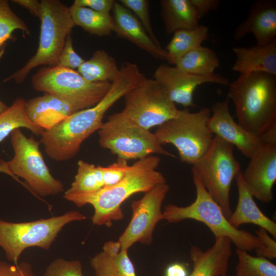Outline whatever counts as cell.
Wrapping results in <instances>:
<instances>
[{"label": "cell", "mask_w": 276, "mask_h": 276, "mask_svg": "<svg viewBox=\"0 0 276 276\" xmlns=\"http://www.w3.org/2000/svg\"><path fill=\"white\" fill-rule=\"evenodd\" d=\"M145 77L136 64H123L109 90L96 105L75 112L52 128L43 131L40 143L47 155L57 162L73 158L82 143L101 127L107 111Z\"/></svg>", "instance_id": "cell-1"}, {"label": "cell", "mask_w": 276, "mask_h": 276, "mask_svg": "<svg viewBox=\"0 0 276 276\" xmlns=\"http://www.w3.org/2000/svg\"><path fill=\"white\" fill-rule=\"evenodd\" d=\"M160 161V158L154 155L137 160L117 183L91 192H65L63 198L78 207L91 205L94 209L91 217L93 224L110 227L113 221L124 218L121 205L129 197L166 183L164 175L157 170Z\"/></svg>", "instance_id": "cell-2"}, {"label": "cell", "mask_w": 276, "mask_h": 276, "mask_svg": "<svg viewBox=\"0 0 276 276\" xmlns=\"http://www.w3.org/2000/svg\"><path fill=\"white\" fill-rule=\"evenodd\" d=\"M238 123L262 137L276 127V76L262 72L240 74L229 83Z\"/></svg>", "instance_id": "cell-3"}, {"label": "cell", "mask_w": 276, "mask_h": 276, "mask_svg": "<svg viewBox=\"0 0 276 276\" xmlns=\"http://www.w3.org/2000/svg\"><path fill=\"white\" fill-rule=\"evenodd\" d=\"M192 173L196 189L195 200L186 206L168 204L163 212L164 220L170 223H177L186 219L199 221L210 228L215 238L227 237L238 249L256 251L262 248V243L256 235L231 224L221 207L208 192L193 168Z\"/></svg>", "instance_id": "cell-4"}, {"label": "cell", "mask_w": 276, "mask_h": 276, "mask_svg": "<svg viewBox=\"0 0 276 276\" xmlns=\"http://www.w3.org/2000/svg\"><path fill=\"white\" fill-rule=\"evenodd\" d=\"M40 4V32L36 52L21 68L4 79L3 82L14 81L20 84L34 68L57 65L66 39L75 26L69 7L61 1L41 0Z\"/></svg>", "instance_id": "cell-5"}, {"label": "cell", "mask_w": 276, "mask_h": 276, "mask_svg": "<svg viewBox=\"0 0 276 276\" xmlns=\"http://www.w3.org/2000/svg\"><path fill=\"white\" fill-rule=\"evenodd\" d=\"M211 113L207 107L194 112L178 110L175 117L158 126L154 134L162 145L171 144L176 148L182 163L193 166L213 143L215 135L208 127Z\"/></svg>", "instance_id": "cell-6"}, {"label": "cell", "mask_w": 276, "mask_h": 276, "mask_svg": "<svg viewBox=\"0 0 276 276\" xmlns=\"http://www.w3.org/2000/svg\"><path fill=\"white\" fill-rule=\"evenodd\" d=\"M86 217L77 211L32 221L11 222L0 219V246L6 257L17 264L23 251L28 248H50L63 227L72 222L82 221Z\"/></svg>", "instance_id": "cell-7"}, {"label": "cell", "mask_w": 276, "mask_h": 276, "mask_svg": "<svg viewBox=\"0 0 276 276\" xmlns=\"http://www.w3.org/2000/svg\"><path fill=\"white\" fill-rule=\"evenodd\" d=\"M35 90L70 103L76 111L93 107L109 90L111 82H90L74 70L55 65L40 68L31 80Z\"/></svg>", "instance_id": "cell-8"}, {"label": "cell", "mask_w": 276, "mask_h": 276, "mask_svg": "<svg viewBox=\"0 0 276 276\" xmlns=\"http://www.w3.org/2000/svg\"><path fill=\"white\" fill-rule=\"evenodd\" d=\"M98 132L100 146L120 159L139 160L154 154L174 156L164 148L154 133L137 125L122 112L109 116Z\"/></svg>", "instance_id": "cell-9"}, {"label": "cell", "mask_w": 276, "mask_h": 276, "mask_svg": "<svg viewBox=\"0 0 276 276\" xmlns=\"http://www.w3.org/2000/svg\"><path fill=\"white\" fill-rule=\"evenodd\" d=\"M11 143L14 156L8 162L0 158L1 166L16 177L23 178L36 196H54L63 191L62 182L52 176L45 163L40 142L33 136L27 137L18 128L11 133Z\"/></svg>", "instance_id": "cell-10"}, {"label": "cell", "mask_w": 276, "mask_h": 276, "mask_svg": "<svg viewBox=\"0 0 276 276\" xmlns=\"http://www.w3.org/2000/svg\"><path fill=\"white\" fill-rule=\"evenodd\" d=\"M233 148V145L215 135L209 150L192 167L227 219L233 212L230 204L231 185L241 171Z\"/></svg>", "instance_id": "cell-11"}, {"label": "cell", "mask_w": 276, "mask_h": 276, "mask_svg": "<svg viewBox=\"0 0 276 276\" xmlns=\"http://www.w3.org/2000/svg\"><path fill=\"white\" fill-rule=\"evenodd\" d=\"M123 97L124 107L121 112L148 130L173 118L178 110L154 79L145 78Z\"/></svg>", "instance_id": "cell-12"}, {"label": "cell", "mask_w": 276, "mask_h": 276, "mask_svg": "<svg viewBox=\"0 0 276 276\" xmlns=\"http://www.w3.org/2000/svg\"><path fill=\"white\" fill-rule=\"evenodd\" d=\"M169 190L167 183L157 185L144 193L131 204V219L118 239L122 249L128 250L134 243L149 245L157 224L164 220L163 202Z\"/></svg>", "instance_id": "cell-13"}, {"label": "cell", "mask_w": 276, "mask_h": 276, "mask_svg": "<svg viewBox=\"0 0 276 276\" xmlns=\"http://www.w3.org/2000/svg\"><path fill=\"white\" fill-rule=\"evenodd\" d=\"M153 79L160 85L171 101L184 107L196 106L193 95L198 86L208 83L222 85L229 83L227 78L219 74L195 75L167 64H162L157 68Z\"/></svg>", "instance_id": "cell-14"}, {"label": "cell", "mask_w": 276, "mask_h": 276, "mask_svg": "<svg viewBox=\"0 0 276 276\" xmlns=\"http://www.w3.org/2000/svg\"><path fill=\"white\" fill-rule=\"evenodd\" d=\"M229 101L227 98L213 105L208 127L214 135L235 146L243 155L250 158L264 142L262 137L246 130L234 120L230 112Z\"/></svg>", "instance_id": "cell-15"}, {"label": "cell", "mask_w": 276, "mask_h": 276, "mask_svg": "<svg viewBox=\"0 0 276 276\" xmlns=\"http://www.w3.org/2000/svg\"><path fill=\"white\" fill-rule=\"evenodd\" d=\"M243 179L254 197L263 203L273 200V187L276 181V140L264 142L250 158Z\"/></svg>", "instance_id": "cell-16"}, {"label": "cell", "mask_w": 276, "mask_h": 276, "mask_svg": "<svg viewBox=\"0 0 276 276\" xmlns=\"http://www.w3.org/2000/svg\"><path fill=\"white\" fill-rule=\"evenodd\" d=\"M248 34L254 35L256 44L264 45L276 40V2L259 0L252 4L247 17L236 28L234 37L238 40Z\"/></svg>", "instance_id": "cell-17"}, {"label": "cell", "mask_w": 276, "mask_h": 276, "mask_svg": "<svg viewBox=\"0 0 276 276\" xmlns=\"http://www.w3.org/2000/svg\"><path fill=\"white\" fill-rule=\"evenodd\" d=\"M112 11L115 26L114 32L118 36L128 40L154 58L167 60L166 50L152 40L130 10L119 2H115Z\"/></svg>", "instance_id": "cell-18"}, {"label": "cell", "mask_w": 276, "mask_h": 276, "mask_svg": "<svg viewBox=\"0 0 276 276\" xmlns=\"http://www.w3.org/2000/svg\"><path fill=\"white\" fill-rule=\"evenodd\" d=\"M232 241L227 237L215 238L211 247L203 250L192 246L190 251L193 269L188 276H224L232 255Z\"/></svg>", "instance_id": "cell-19"}, {"label": "cell", "mask_w": 276, "mask_h": 276, "mask_svg": "<svg viewBox=\"0 0 276 276\" xmlns=\"http://www.w3.org/2000/svg\"><path fill=\"white\" fill-rule=\"evenodd\" d=\"M25 111L29 120L43 130L77 112L70 103L49 93L26 101Z\"/></svg>", "instance_id": "cell-20"}, {"label": "cell", "mask_w": 276, "mask_h": 276, "mask_svg": "<svg viewBox=\"0 0 276 276\" xmlns=\"http://www.w3.org/2000/svg\"><path fill=\"white\" fill-rule=\"evenodd\" d=\"M235 178L238 189V201L235 211L228 219L229 222L237 228L244 224L256 225L275 238V222L259 208L243 179L241 171Z\"/></svg>", "instance_id": "cell-21"}, {"label": "cell", "mask_w": 276, "mask_h": 276, "mask_svg": "<svg viewBox=\"0 0 276 276\" xmlns=\"http://www.w3.org/2000/svg\"><path fill=\"white\" fill-rule=\"evenodd\" d=\"M236 56L232 68L240 74L262 72L276 76V40L264 45L235 47Z\"/></svg>", "instance_id": "cell-22"}, {"label": "cell", "mask_w": 276, "mask_h": 276, "mask_svg": "<svg viewBox=\"0 0 276 276\" xmlns=\"http://www.w3.org/2000/svg\"><path fill=\"white\" fill-rule=\"evenodd\" d=\"M161 16L168 34L199 25L198 19L190 0H162Z\"/></svg>", "instance_id": "cell-23"}, {"label": "cell", "mask_w": 276, "mask_h": 276, "mask_svg": "<svg viewBox=\"0 0 276 276\" xmlns=\"http://www.w3.org/2000/svg\"><path fill=\"white\" fill-rule=\"evenodd\" d=\"M173 34L165 50L167 54L166 61L175 65L184 55L202 45L209 37V28L199 25L195 28L179 30Z\"/></svg>", "instance_id": "cell-24"}, {"label": "cell", "mask_w": 276, "mask_h": 276, "mask_svg": "<svg viewBox=\"0 0 276 276\" xmlns=\"http://www.w3.org/2000/svg\"><path fill=\"white\" fill-rule=\"evenodd\" d=\"M75 26L97 36L110 35L114 31L113 18L110 13L93 10L89 8L74 5L69 7Z\"/></svg>", "instance_id": "cell-25"}, {"label": "cell", "mask_w": 276, "mask_h": 276, "mask_svg": "<svg viewBox=\"0 0 276 276\" xmlns=\"http://www.w3.org/2000/svg\"><path fill=\"white\" fill-rule=\"evenodd\" d=\"M78 72L90 82H111L120 68L114 59L105 51L97 50L91 58L85 60L77 69Z\"/></svg>", "instance_id": "cell-26"}, {"label": "cell", "mask_w": 276, "mask_h": 276, "mask_svg": "<svg viewBox=\"0 0 276 276\" xmlns=\"http://www.w3.org/2000/svg\"><path fill=\"white\" fill-rule=\"evenodd\" d=\"M219 59L212 49L199 46L179 58L175 64L179 70L198 76H210L219 66Z\"/></svg>", "instance_id": "cell-27"}, {"label": "cell", "mask_w": 276, "mask_h": 276, "mask_svg": "<svg viewBox=\"0 0 276 276\" xmlns=\"http://www.w3.org/2000/svg\"><path fill=\"white\" fill-rule=\"evenodd\" d=\"M90 264L96 276H137L128 250L122 249L115 255L102 250L90 259Z\"/></svg>", "instance_id": "cell-28"}, {"label": "cell", "mask_w": 276, "mask_h": 276, "mask_svg": "<svg viewBox=\"0 0 276 276\" xmlns=\"http://www.w3.org/2000/svg\"><path fill=\"white\" fill-rule=\"evenodd\" d=\"M26 101L17 98L12 104L0 113V142H3L14 130L26 128L36 135H41L43 130L32 123L25 111Z\"/></svg>", "instance_id": "cell-29"}, {"label": "cell", "mask_w": 276, "mask_h": 276, "mask_svg": "<svg viewBox=\"0 0 276 276\" xmlns=\"http://www.w3.org/2000/svg\"><path fill=\"white\" fill-rule=\"evenodd\" d=\"M77 164L74 180L66 192H91L104 187L103 166H96L83 160H79Z\"/></svg>", "instance_id": "cell-30"}, {"label": "cell", "mask_w": 276, "mask_h": 276, "mask_svg": "<svg viewBox=\"0 0 276 276\" xmlns=\"http://www.w3.org/2000/svg\"><path fill=\"white\" fill-rule=\"evenodd\" d=\"M20 30L23 35H30L31 32L25 22L10 8L7 0H0V59L9 40H14L13 33Z\"/></svg>", "instance_id": "cell-31"}, {"label": "cell", "mask_w": 276, "mask_h": 276, "mask_svg": "<svg viewBox=\"0 0 276 276\" xmlns=\"http://www.w3.org/2000/svg\"><path fill=\"white\" fill-rule=\"evenodd\" d=\"M236 252L238 260L236 276H276V265L269 259L238 248Z\"/></svg>", "instance_id": "cell-32"}, {"label": "cell", "mask_w": 276, "mask_h": 276, "mask_svg": "<svg viewBox=\"0 0 276 276\" xmlns=\"http://www.w3.org/2000/svg\"><path fill=\"white\" fill-rule=\"evenodd\" d=\"M119 3L133 13L152 40L161 46L152 29L149 12V1L120 0Z\"/></svg>", "instance_id": "cell-33"}, {"label": "cell", "mask_w": 276, "mask_h": 276, "mask_svg": "<svg viewBox=\"0 0 276 276\" xmlns=\"http://www.w3.org/2000/svg\"><path fill=\"white\" fill-rule=\"evenodd\" d=\"M43 276H83L82 264L78 260L59 258L47 266Z\"/></svg>", "instance_id": "cell-34"}, {"label": "cell", "mask_w": 276, "mask_h": 276, "mask_svg": "<svg viewBox=\"0 0 276 276\" xmlns=\"http://www.w3.org/2000/svg\"><path fill=\"white\" fill-rule=\"evenodd\" d=\"M130 167L127 160L120 158L116 162L103 167L104 187L112 186L120 181L126 176Z\"/></svg>", "instance_id": "cell-35"}, {"label": "cell", "mask_w": 276, "mask_h": 276, "mask_svg": "<svg viewBox=\"0 0 276 276\" xmlns=\"http://www.w3.org/2000/svg\"><path fill=\"white\" fill-rule=\"evenodd\" d=\"M84 61L74 50L71 34L68 35L56 65L75 70L78 69Z\"/></svg>", "instance_id": "cell-36"}, {"label": "cell", "mask_w": 276, "mask_h": 276, "mask_svg": "<svg viewBox=\"0 0 276 276\" xmlns=\"http://www.w3.org/2000/svg\"><path fill=\"white\" fill-rule=\"evenodd\" d=\"M256 235L259 238L263 244V247L257 251L258 256L263 257L268 259L276 258V242L270 237L269 233L261 227L256 231Z\"/></svg>", "instance_id": "cell-37"}, {"label": "cell", "mask_w": 276, "mask_h": 276, "mask_svg": "<svg viewBox=\"0 0 276 276\" xmlns=\"http://www.w3.org/2000/svg\"><path fill=\"white\" fill-rule=\"evenodd\" d=\"M0 276H35L30 264L22 262L11 264L0 261Z\"/></svg>", "instance_id": "cell-38"}, {"label": "cell", "mask_w": 276, "mask_h": 276, "mask_svg": "<svg viewBox=\"0 0 276 276\" xmlns=\"http://www.w3.org/2000/svg\"><path fill=\"white\" fill-rule=\"evenodd\" d=\"M114 2L113 0H75L73 4L99 12L110 13Z\"/></svg>", "instance_id": "cell-39"}, {"label": "cell", "mask_w": 276, "mask_h": 276, "mask_svg": "<svg viewBox=\"0 0 276 276\" xmlns=\"http://www.w3.org/2000/svg\"><path fill=\"white\" fill-rule=\"evenodd\" d=\"M197 16L200 19L208 13L217 10L220 1L219 0H190Z\"/></svg>", "instance_id": "cell-40"}, {"label": "cell", "mask_w": 276, "mask_h": 276, "mask_svg": "<svg viewBox=\"0 0 276 276\" xmlns=\"http://www.w3.org/2000/svg\"><path fill=\"white\" fill-rule=\"evenodd\" d=\"M11 2L26 8L31 14L39 18L41 12L40 2L37 0H12Z\"/></svg>", "instance_id": "cell-41"}, {"label": "cell", "mask_w": 276, "mask_h": 276, "mask_svg": "<svg viewBox=\"0 0 276 276\" xmlns=\"http://www.w3.org/2000/svg\"><path fill=\"white\" fill-rule=\"evenodd\" d=\"M188 274L186 265L183 263L176 262L167 267L164 276H188Z\"/></svg>", "instance_id": "cell-42"}, {"label": "cell", "mask_w": 276, "mask_h": 276, "mask_svg": "<svg viewBox=\"0 0 276 276\" xmlns=\"http://www.w3.org/2000/svg\"><path fill=\"white\" fill-rule=\"evenodd\" d=\"M122 250L121 245L118 241L106 242L103 246V251L109 255H115Z\"/></svg>", "instance_id": "cell-43"}, {"label": "cell", "mask_w": 276, "mask_h": 276, "mask_svg": "<svg viewBox=\"0 0 276 276\" xmlns=\"http://www.w3.org/2000/svg\"><path fill=\"white\" fill-rule=\"evenodd\" d=\"M0 172H3V173H6L7 174L12 176L13 178H14L17 181H18V182H20L21 183H22L21 181L20 180H19L18 179L17 177H16L15 176L13 175L11 173V172L5 167L0 165Z\"/></svg>", "instance_id": "cell-44"}, {"label": "cell", "mask_w": 276, "mask_h": 276, "mask_svg": "<svg viewBox=\"0 0 276 276\" xmlns=\"http://www.w3.org/2000/svg\"><path fill=\"white\" fill-rule=\"evenodd\" d=\"M8 106L0 100V113L4 111L6 109H7Z\"/></svg>", "instance_id": "cell-45"}, {"label": "cell", "mask_w": 276, "mask_h": 276, "mask_svg": "<svg viewBox=\"0 0 276 276\" xmlns=\"http://www.w3.org/2000/svg\"><path fill=\"white\" fill-rule=\"evenodd\" d=\"M224 276H236V275H229L226 274V275H224Z\"/></svg>", "instance_id": "cell-46"}]
</instances>
